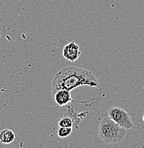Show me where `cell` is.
I'll return each mask as SVG.
<instances>
[{"mask_svg": "<svg viewBox=\"0 0 144 148\" xmlns=\"http://www.w3.org/2000/svg\"><path fill=\"white\" fill-rule=\"evenodd\" d=\"M97 87L99 81L91 71L74 66L63 68L54 77L52 83V93L57 90H64L72 91L79 86Z\"/></svg>", "mask_w": 144, "mask_h": 148, "instance_id": "obj_1", "label": "cell"}, {"mask_svg": "<svg viewBox=\"0 0 144 148\" xmlns=\"http://www.w3.org/2000/svg\"><path fill=\"white\" fill-rule=\"evenodd\" d=\"M126 130L121 127L109 117L103 118L99 124V137L106 144H116L125 138Z\"/></svg>", "mask_w": 144, "mask_h": 148, "instance_id": "obj_2", "label": "cell"}, {"mask_svg": "<svg viewBox=\"0 0 144 148\" xmlns=\"http://www.w3.org/2000/svg\"><path fill=\"white\" fill-rule=\"evenodd\" d=\"M107 113L111 119L116 124L126 130H129L134 125L131 115L124 109L120 107H111L108 109Z\"/></svg>", "mask_w": 144, "mask_h": 148, "instance_id": "obj_3", "label": "cell"}, {"mask_svg": "<svg viewBox=\"0 0 144 148\" xmlns=\"http://www.w3.org/2000/svg\"><path fill=\"white\" fill-rule=\"evenodd\" d=\"M62 55L65 59L71 62L77 61L81 55L79 46L74 41L69 43L63 47Z\"/></svg>", "mask_w": 144, "mask_h": 148, "instance_id": "obj_4", "label": "cell"}, {"mask_svg": "<svg viewBox=\"0 0 144 148\" xmlns=\"http://www.w3.org/2000/svg\"><path fill=\"white\" fill-rule=\"evenodd\" d=\"M52 95H53L55 103L59 106H66L68 103L73 101L72 95H71V91L64 90V89L57 90Z\"/></svg>", "mask_w": 144, "mask_h": 148, "instance_id": "obj_5", "label": "cell"}, {"mask_svg": "<svg viewBox=\"0 0 144 148\" xmlns=\"http://www.w3.org/2000/svg\"><path fill=\"white\" fill-rule=\"evenodd\" d=\"M16 135L10 129H4L0 132V142L3 144H10L15 140Z\"/></svg>", "mask_w": 144, "mask_h": 148, "instance_id": "obj_6", "label": "cell"}, {"mask_svg": "<svg viewBox=\"0 0 144 148\" xmlns=\"http://www.w3.org/2000/svg\"><path fill=\"white\" fill-rule=\"evenodd\" d=\"M58 125L59 127H73L74 126V122L72 119L68 116H64L61 118L58 122Z\"/></svg>", "mask_w": 144, "mask_h": 148, "instance_id": "obj_7", "label": "cell"}, {"mask_svg": "<svg viewBox=\"0 0 144 148\" xmlns=\"http://www.w3.org/2000/svg\"><path fill=\"white\" fill-rule=\"evenodd\" d=\"M73 130L72 127H59L57 135L60 138H66L72 134Z\"/></svg>", "mask_w": 144, "mask_h": 148, "instance_id": "obj_8", "label": "cell"}, {"mask_svg": "<svg viewBox=\"0 0 144 148\" xmlns=\"http://www.w3.org/2000/svg\"><path fill=\"white\" fill-rule=\"evenodd\" d=\"M142 119H143V122H144V114H143V118H142Z\"/></svg>", "mask_w": 144, "mask_h": 148, "instance_id": "obj_9", "label": "cell"}, {"mask_svg": "<svg viewBox=\"0 0 144 148\" xmlns=\"http://www.w3.org/2000/svg\"><path fill=\"white\" fill-rule=\"evenodd\" d=\"M0 38H1V32H0Z\"/></svg>", "mask_w": 144, "mask_h": 148, "instance_id": "obj_10", "label": "cell"}]
</instances>
